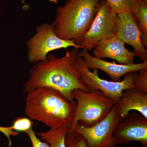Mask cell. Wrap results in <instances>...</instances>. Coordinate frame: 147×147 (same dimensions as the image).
Segmentation results:
<instances>
[{
  "instance_id": "6da1fadb",
  "label": "cell",
  "mask_w": 147,
  "mask_h": 147,
  "mask_svg": "<svg viewBox=\"0 0 147 147\" xmlns=\"http://www.w3.org/2000/svg\"><path fill=\"white\" fill-rule=\"evenodd\" d=\"M79 48L67 50L63 57L59 58L53 53L47 59L35 63L29 71V77L24 85V92L28 93L40 87L56 90L76 106L71 98L74 90L89 92L81 81V74L76 66Z\"/></svg>"
},
{
  "instance_id": "7a4b0ae2",
  "label": "cell",
  "mask_w": 147,
  "mask_h": 147,
  "mask_svg": "<svg viewBox=\"0 0 147 147\" xmlns=\"http://www.w3.org/2000/svg\"><path fill=\"white\" fill-rule=\"evenodd\" d=\"M27 94L25 113L29 118L40 122L50 129L71 125L76 105L59 92L42 87Z\"/></svg>"
},
{
  "instance_id": "3957f363",
  "label": "cell",
  "mask_w": 147,
  "mask_h": 147,
  "mask_svg": "<svg viewBox=\"0 0 147 147\" xmlns=\"http://www.w3.org/2000/svg\"><path fill=\"white\" fill-rule=\"evenodd\" d=\"M101 0H68L58 7L52 24L55 34L81 46L82 38L89 29Z\"/></svg>"
},
{
  "instance_id": "277c9868",
  "label": "cell",
  "mask_w": 147,
  "mask_h": 147,
  "mask_svg": "<svg viewBox=\"0 0 147 147\" xmlns=\"http://www.w3.org/2000/svg\"><path fill=\"white\" fill-rule=\"evenodd\" d=\"M71 96L76 100V106L69 131H74L78 123L87 127L94 126L107 117L115 104V101L99 90H74Z\"/></svg>"
},
{
  "instance_id": "5b68a950",
  "label": "cell",
  "mask_w": 147,
  "mask_h": 147,
  "mask_svg": "<svg viewBox=\"0 0 147 147\" xmlns=\"http://www.w3.org/2000/svg\"><path fill=\"white\" fill-rule=\"evenodd\" d=\"M27 58L31 63H35L47 59L50 52L69 47L82 48L72 40H66L55 34L52 24L44 23L38 26L36 33L26 42Z\"/></svg>"
},
{
  "instance_id": "8992f818",
  "label": "cell",
  "mask_w": 147,
  "mask_h": 147,
  "mask_svg": "<svg viewBox=\"0 0 147 147\" xmlns=\"http://www.w3.org/2000/svg\"><path fill=\"white\" fill-rule=\"evenodd\" d=\"M76 66L81 74V82L88 90L89 92L100 91L115 102L121 97L124 91L134 88L133 82L137 74V71L125 74L123 80L121 82H113L100 78L98 69L90 71L85 61L80 56L76 60Z\"/></svg>"
},
{
  "instance_id": "52a82bcc",
  "label": "cell",
  "mask_w": 147,
  "mask_h": 147,
  "mask_svg": "<svg viewBox=\"0 0 147 147\" xmlns=\"http://www.w3.org/2000/svg\"><path fill=\"white\" fill-rule=\"evenodd\" d=\"M117 15L105 0H101L91 25L82 38V49L92 50L101 40L115 35Z\"/></svg>"
},
{
  "instance_id": "ba28073f",
  "label": "cell",
  "mask_w": 147,
  "mask_h": 147,
  "mask_svg": "<svg viewBox=\"0 0 147 147\" xmlns=\"http://www.w3.org/2000/svg\"><path fill=\"white\" fill-rule=\"evenodd\" d=\"M121 120L114 105L109 115L102 120L90 127L78 123L74 131L85 138L88 147H115L113 131Z\"/></svg>"
},
{
  "instance_id": "9c48e42d",
  "label": "cell",
  "mask_w": 147,
  "mask_h": 147,
  "mask_svg": "<svg viewBox=\"0 0 147 147\" xmlns=\"http://www.w3.org/2000/svg\"><path fill=\"white\" fill-rule=\"evenodd\" d=\"M116 145L138 142L147 147V118L141 113L129 114L119 122L113 131Z\"/></svg>"
},
{
  "instance_id": "30bf717a",
  "label": "cell",
  "mask_w": 147,
  "mask_h": 147,
  "mask_svg": "<svg viewBox=\"0 0 147 147\" xmlns=\"http://www.w3.org/2000/svg\"><path fill=\"white\" fill-rule=\"evenodd\" d=\"M116 29V34L125 43L133 47L135 57L143 61H147V50L142 44L141 33L131 11H123L117 14Z\"/></svg>"
},
{
  "instance_id": "8fae6325",
  "label": "cell",
  "mask_w": 147,
  "mask_h": 147,
  "mask_svg": "<svg viewBox=\"0 0 147 147\" xmlns=\"http://www.w3.org/2000/svg\"><path fill=\"white\" fill-rule=\"evenodd\" d=\"M79 55L84 59L89 69L102 70L110 76L113 82H119L121 78L127 74L147 68V61L137 64H117L92 56L89 53L88 50L85 49H82Z\"/></svg>"
},
{
  "instance_id": "7c38bea8",
  "label": "cell",
  "mask_w": 147,
  "mask_h": 147,
  "mask_svg": "<svg viewBox=\"0 0 147 147\" xmlns=\"http://www.w3.org/2000/svg\"><path fill=\"white\" fill-rule=\"evenodd\" d=\"M125 44L115 34L98 42L92 50L93 54L100 59L115 60L119 64L134 63L135 54L125 48Z\"/></svg>"
},
{
  "instance_id": "4fadbf2b",
  "label": "cell",
  "mask_w": 147,
  "mask_h": 147,
  "mask_svg": "<svg viewBox=\"0 0 147 147\" xmlns=\"http://www.w3.org/2000/svg\"><path fill=\"white\" fill-rule=\"evenodd\" d=\"M115 105L121 119L131 110L137 111L147 118V94L134 88L124 91Z\"/></svg>"
},
{
  "instance_id": "5bb4252c",
  "label": "cell",
  "mask_w": 147,
  "mask_h": 147,
  "mask_svg": "<svg viewBox=\"0 0 147 147\" xmlns=\"http://www.w3.org/2000/svg\"><path fill=\"white\" fill-rule=\"evenodd\" d=\"M131 13L141 33L143 46L147 47V1L136 0Z\"/></svg>"
},
{
  "instance_id": "9a60e30c",
  "label": "cell",
  "mask_w": 147,
  "mask_h": 147,
  "mask_svg": "<svg viewBox=\"0 0 147 147\" xmlns=\"http://www.w3.org/2000/svg\"><path fill=\"white\" fill-rule=\"evenodd\" d=\"M70 125L57 129H50L45 132L36 133L43 142H46L50 147H66L65 140L69 132Z\"/></svg>"
},
{
  "instance_id": "2e32d148",
  "label": "cell",
  "mask_w": 147,
  "mask_h": 147,
  "mask_svg": "<svg viewBox=\"0 0 147 147\" xmlns=\"http://www.w3.org/2000/svg\"><path fill=\"white\" fill-rule=\"evenodd\" d=\"M117 14L123 11H131L136 0H105Z\"/></svg>"
},
{
  "instance_id": "e0dca14e",
  "label": "cell",
  "mask_w": 147,
  "mask_h": 147,
  "mask_svg": "<svg viewBox=\"0 0 147 147\" xmlns=\"http://www.w3.org/2000/svg\"><path fill=\"white\" fill-rule=\"evenodd\" d=\"M65 142L66 147H88L85 138L75 131L69 132Z\"/></svg>"
},
{
  "instance_id": "ac0fdd59",
  "label": "cell",
  "mask_w": 147,
  "mask_h": 147,
  "mask_svg": "<svg viewBox=\"0 0 147 147\" xmlns=\"http://www.w3.org/2000/svg\"><path fill=\"white\" fill-rule=\"evenodd\" d=\"M33 122L28 117H18L13 122L11 128L17 132H24L32 129Z\"/></svg>"
},
{
  "instance_id": "d6986e66",
  "label": "cell",
  "mask_w": 147,
  "mask_h": 147,
  "mask_svg": "<svg viewBox=\"0 0 147 147\" xmlns=\"http://www.w3.org/2000/svg\"><path fill=\"white\" fill-rule=\"evenodd\" d=\"M134 78L133 85L134 88L147 94V68L139 71Z\"/></svg>"
},
{
  "instance_id": "ffe728a7",
  "label": "cell",
  "mask_w": 147,
  "mask_h": 147,
  "mask_svg": "<svg viewBox=\"0 0 147 147\" xmlns=\"http://www.w3.org/2000/svg\"><path fill=\"white\" fill-rule=\"evenodd\" d=\"M28 136L32 143V147H50L47 143L42 142L36 137L32 129H30L26 132Z\"/></svg>"
},
{
  "instance_id": "44dd1931",
  "label": "cell",
  "mask_w": 147,
  "mask_h": 147,
  "mask_svg": "<svg viewBox=\"0 0 147 147\" xmlns=\"http://www.w3.org/2000/svg\"><path fill=\"white\" fill-rule=\"evenodd\" d=\"M0 131L4 134L8 139V147H11V145H12L11 137V136L15 137V136H18L19 134V132L13 130L11 128V126L7 127L0 126Z\"/></svg>"
},
{
  "instance_id": "7402d4cb",
  "label": "cell",
  "mask_w": 147,
  "mask_h": 147,
  "mask_svg": "<svg viewBox=\"0 0 147 147\" xmlns=\"http://www.w3.org/2000/svg\"><path fill=\"white\" fill-rule=\"evenodd\" d=\"M49 1L51 2H53L54 3H58L57 0H48Z\"/></svg>"
},
{
  "instance_id": "603a6c76",
  "label": "cell",
  "mask_w": 147,
  "mask_h": 147,
  "mask_svg": "<svg viewBox=\"0 0 147 147\" xmlns=\"http://www.w3.org/2000/svg\"><path fill=\"white\" fill-rule=\"evenodd\" d=\"M121 147H128V146H122Z\"/></svg>"
},
{
  "instance_id": "cb8c5ba5",
  "label": "cell",
  "mask_w": 147,
  "mask_h": 147,
  "mask_svg": "<svg viewBox=\"0 0 147 147\" xmlns=\"http://www.w3.org/2000/svg\"><path fill=\"white\" fill-rule=\"evenodd\" d=\"M144 1H147V0H144Z\"/></svg>"
}]
</instances>
